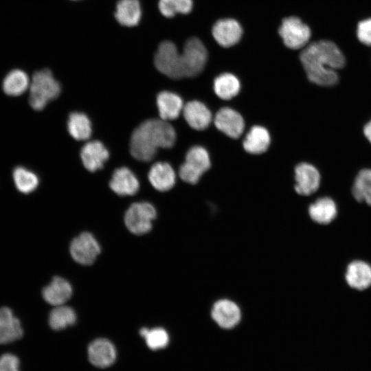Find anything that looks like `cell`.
I'll return each mask as SVG.
<instances>
[{"label":"cell","mask_w":371,"mask_h":371,"mask_svg":"<svg viewBox=\"0 0 371 371\" xmlns=\"http://www.w3.org/2000/svg\"><path fill=\"white\" fill-rule=\"evenodd\" d=\"M69 134L76 140H86L91 135V124L89 117L80 112L71 113L67 121Z\"/></svg>","instance_id":"26"},{"label":"cell","mask_w":371,"mask_h":371,"mask_svg":"<svg viewBox=\"0 0 371 371\" xmlns=\"http://www.w3.org/2000/svg\"><path fill=\"white\" fill-rule=\"evenodd\" d=\"M183 115L187 124L196 131L206 129L212 120L210 110L199 100L188 102L183 106Z\"/></svg>","instance_id":"14"},{"label":"cell","mask_w":371,"mask_h":371,"mask_svg":"<svg viewBox=\"0 0 371 371\" xmlns=\"http://www.w3.org/2000/svg\"><path fill=\"white\" fill-rule=\"evenodd\" d=\"M141 16V5L138 0H120L117 2L115 17L122 25L135 26L139 23Z\"/></svg>","instance_id":"23"},{"label":"cell","mask_w":371,"mask_h":371,"mask_svg":"<svg viewBox=\"0 0 371 371\" xmlns=\"http://www.w3.org/2000/svg\"><path fill=\"white\" fill-rule=\"evenodd\" d=\"M355 199L371 205V169H363L357 174L352 189Z\"/></svg>","instance_id":"29"},{"label":"cell","mask_w":371,"mask_h":371,"mask_svg":"<svg viewBox=\"0 0 371 371\" xmlns=\"http://www.w3.org/2000/svg\"><path fill=\"white\" fill-rule=\"evenodd\" d=\"M214 124L218 131L234 139L239 138L245 129L243 116L229 107H223L216 112Z\"/></svg>","instance_id":"9"},{"label":"cell","mask_w":371,"mask_h":371,"mask_svg":"<svg viewBox=\"0 0 371 371\" xmlns=\"http://www.w3.org/2000/svg\"><path fill=\"white\" fill-rule=\"evenodd\" d=\"M346 280L350 286L363 290L371 284V267L360 260L350 263L348 266Z\"/></svg>","instance_id":"22"},{"label":"cell","mask_w":371,"mask_h":371,"mask_svg":"<svg viewBox=\"0 0 371 371\" xmlns=\"http://www.w3.org/2000/svg\"><path fill=\"white\" fill-rule=\"evenodd\" d=\"M363 133L368 140L371 143V120L364 126Z\"/></svg>","instance_id":"35"},{"label":"cell","mask_w":371,"mask_h":371,"mask_svg":"<svg viewBox=\"0 0 371 371\" xmlns=\"http://www.w3.org/2000/svg\"><path fill=\"white\" fill-rule=\"evenodd\" d=\"M295 190L302 196L315 192L319 187L321 177L317 169L311 164L302 162L295 168Z\"/></svg>","instance_id":"11"},{"label":"cell","mask_w":371,"mask_h":371,"mask_svg":"<svg viewBox=\"0 0 371 371\" xmlns=\"http://www.w3.org/2000/svg\"><path fill=\"white\" fill-rule=\"evenodd\" d=\"M148 179L158 191L166 192L173 188L176 175L172 166L166 162H157L150 168Z\"/></svg>","instance_id":"19"},{"label":"cell","mask_w":371,"mask_h":371,"mask_svg":"<svg viewBox=\"0 0 371 371\" xmlns=\"http://www.w3.org/2000/svg\"><path fill=\"white\" fill-rule=\"evenodd\" d=\"M213 88L215 94L219 98L229 100L239 93L240 82L234 74L223 73L216 77L214 80Z\"/></svg>","instance_id":"25"},{"label":"cell","mask_w":371,"mask_h":371,"mask_svg":"<svg viewBox=\"0 0 371 371\" xmlns=\"http://www.w3.org/2000/svg\"><path fill=\"white\" fill-rule=\"evenodd\" d=\"M243 30L238 21L232 19L217 21L212 27V35L216 41L223 47L236 45L240 39Z\"/></svg>","instance_id":"13"},{"label":"cell","mask_w":371,"mask_h":371,"mask_svg":"<svg viewBox=\"0 0 371 371\" xmlns=\"http://www.w3.org/2000/svg\"><path fill=\"white\" fill-rule=\"evenodd\" d=\"M271 144V137L267 129L262 126H252L243 142L244 150L251 155L265 153Z\"/></svg>","instance_id":"21"},{"label":"cell","mask_w":371,"mask_h":371,"mask_svg":"<svg viewBox=\"0 0 371 371\" xmlns=\"http://www.w3.org/2000/svg\"><path fill=\"white\" fill-rule=\"evenodd\" d=\"M211 316L220 327L230 329L239 323L241 311L234 302L228 299H221L213 304Z\"/></svg>","instance_id":"12"},{"label":"cell","mask_w":371,"mask_h":371,"mask_svg":"<svg viewBox=\"0 0 371 371\" xmlns=\"http://www.w3.org/2000/svg\"><path fill=\"white\" fill-rule=\"evenodd\" d=\"M20 360L12 353H4L0 356V371H20Z\"/></svg>","instance_id":"34"},{"label":"cell","mask_w":371,"mask_h":371,"mask_svg":"<svg viewBox=\"0 0 371 371\" xmlns=\"http://www.w3.org/2000/svg\"><path fill=\"white\" fill-rule=\"evenodd\" d=\"M278 32L284 44L291 49L306 46L311 36L310 27L296 16L284 18Z\"/></svg>","instance_id":"7"},{"label":"cell","mask_w":371,"mask_h":371,"mask_svg":"<svg viewBox=\"0 0 371 371\" xmlns=\"http://www.w3.org/2000/svg\"><path fill=\"white\" fill-rule=\"evenodd\" d=\"M357 36L361 43L371 46V19H365L358 23Z\"/></svg>","instance_id":"33"},{"label":"cell","mask_w":371,"mask_h":371,"mask_svg":"<svg viewBox=\"0 0 371 371\" xmlns=\"http://www.w3.org/2000/svg\"><path fill=\"white\" fill-rule=\"evenodd\" d=\"M175 141L176 132L168 121L150 119L142 122L133 132L130 150L136 159L149 161L158 148H170Z\"/></svg>","instance_id":"3"},{"label":"cell","mask_w":371,"mask_h":371,"mask_svg":"<svg viewBox=\"0 0 371 371\" xmlns=\"http://www.w3.org/2000/svg\"><path fill=\"white\" fill-rule=\"evenodd\" d=\"M23 330L20 320L8 307L0 308V344H6L21 339Z\"/></svg>","instance_id":"15"},{"label":"cell","mask_w":371,"mask_h":371,"mask_svg":"<svg viewBox=\"0 0 371 371\" xmlns=\"http://www.w3.org/2000/svg\"><path fill=\"white\" fill-rule=\"evenodd\" d=\"M207 60V51L198 38H189L183 50L179 52L175 43L164 41L155 55V67L172 79L192 78L200 74Z\"/></svg>","instance_id":"1"},{"label":"cell","mask_w":371,"mask_h":371,"mask_svg":"<svg viewBox=\"0 0 371 371\" xmlns=\"http://www.w3.org/2000/svg\"><path fill=\"white\" fill-rule=\"evenodd\" d=\"M28 85V76L21 69L10 71L3 81V91L11 96H17L22 94L27 89Z\"/></svg>","instance_id":"27"},{"label":"cell","mask_w":371,"mask_h":371,"mask_svg":"<svg viewBox=\"0 0 371 371\" xmlns=\"http://www.w3.org/2000/svg\"><path fill=\"white\" fill-rule=\"evenodd\" d=\"M69 251L76 262L90 265L100 253V246L91 233L82 232L72 240Z\"/></svg>","instance_id":"8"},{"label":"cell","mask_w":371,"mask_h":371,"mask_svg":"<svg viewBox=\"0 0 371 371\" xmlns=\"http://www.w3.org/2000/svg\"><path fill=\"white\" fill-rule=\"evenodd\" d=\"M157 105L160 118L165 121L177 119L184 106L179 95L168 91H161L157 95Z\"/></svg>","instance_id":"20"},{"label":"cell","mask_w":371,"mask_h":371,"mask_svg":"<svg viewBox=\"0 0 371 371\" xmlns=\"http://www.w3.org/2000/svg\"><path fill=\"white\" fill-rule=\"evenodd\" d=\"M77 319L75 311L69 306L60 305L52 309L49 315V325L54 330H60L74 325Z\"/></svg>","instance_id":"28"},{"label":"cell","mask_w":371,"mask_h":371,"mask_svg":"<svg viewBox=\"0 0 371 371\" xmlns=\"http://www.w3.org/2000/svg\"><path fill=\"white\" fill-rule=\"evenodd\" d=\"M300 59L309 81L319 86L336 85V72L345 65V57L340 49L330 41L311 43L300 53Z\"/></svg>","instance_id":"2"},{"label":"cell","mask_w":371,"mask_h":371,"mask_svg":"<svg viewBox=\"0 0 371 371\" xmlns=\"http://www.w3.org/2000/svg\"><path fill=\"white\" fill-rule=\"evenodd\" d=\"M111 189L120 196L134 195L139 188V181L134 173L126 167L116 169L109 182Z\"/></svg>","instance_id":"16"},{"label":"cell","mask_w":371,"mask_h":371,"mask_svg":"<svg viewBox=\"0 0 371 371\" xmlns=\"http://www.w3.org/2000/svg\"><path fill=\"white\" fill-rule=\"evenodd\" d=\"M192 6V0H159L158 3L161 14L168 18L177 13L188 14Z\"/></svg>","instance_id":"32"},{"label":"cell","mask_w":371,"mask_h":371,"mask_svg":"<svg viewBox=\"0 0 371 371\" xmlns=\"http://www.w3.org/2000/svg\"><path fill=\"white\" fill-rule=\"evenodd\" d=\"M109 151L99 141L87 143L80 151V157L85 168L94 172L102 168L109 158Z\"/></svg>","instance_id":"18"},{"label":"cell","mask_w":371,"mask_h":371,"mask_svg":"<svg viewBox=\"0 0 371 371\" xmlns=\"http://www.w3.org/2000/svg\"><path fill=\"white\" fill-rule=\"evenodd\" d=\"M87 355L88 359L93 366L106 368L115 363L117 350L111 341L105 338H98L89 344Z\"/></svg>","instance_id":"10"},{"label":"cell","mask_w":371,"mask_h":371,"mask_svg":"<svg viewBox=\"0 0 371 371\" xmlns=\"http://www.w3.org/2000/svg\"><path fill=\"white\" fill-rule=\"evenodd\" d=\"M13 179L18 190L24 194L32 192L38 185L37 176L22 166L14 169Z\"/></svg>","instance_id":"30"},{"label":"cell","mask_w":371,"mask_h":371,"mask_svg":"<svg viewBox=\"0 0 371 371\" xmlns=\"http://www.w3.org/2000/svg\"><path fill=\"white\" fill-rule=\"evenodd\" d=\"M210 167L211 161L207 150L201 146H194L188 150L185 161L179 167V175L184 182L194 185Z\"/></svg>","instance_id":"5"},{"label":"cell","mask_w":371,"mask_h":371,"mask_svg":"<svg viewBox=\"0 0 371 371\" xmlns=\"http://www.w3.org/2000/svg\"><path fill=\"white\" fill-rule=\"evenodd\" d=\"M60 93V84L49 69L36 71L30 87V105L36 111L43 110L48 102L56 98Z\"/></svg>","instance_id":"4"},{"label":"cell","mask_w":371,"mask_h":371,"mask_svg":"<svg viewBox=\"0 0 371 371\" xmlns=\"http://www.w3.org/2000/svg\"><path fill=\"white\" fill-rule=\"evenodd\" d=\"M310 217L319 224L330 223L337 215V207L330 197H322L316 200L308 207Z\"/></svg>","instance_id":"24"},{"label":"cell","mask_w":371,"mask_h":371,"mask_svg":"<svg viewBox=\"0 0 371 371\" xmlns=\"http://www.w3.org/2000/svg\"><path fill=\"white\" fill-rule=\"evenodd\" d=\"M156 216V210L151 203L137 202L133 203L126 212L124 222L131 232L142 235L150 232Z\"/></svg>","instance_id":"6"},{"label":"cell","mask_w":371,"mask_h":371,"mask_svg":"<svg viewBox=\"0 0 371 371\" xmlns=\"http://www.w3.org/2000/svg\"><path fill=\"white\" fill-rule=\"evenodd\" d=\"M72 287L65 279L56 276L42 291L43 299L51 305L60 306L67 302L72 295Z\"/></svg>","instance_id":"17"},{"label":"cell","mask_w":371,"mask_h":371,"mask_svg":"<svg viewBox=\"0 0 371 371\" xmlns=\"http://www.w3.org/2000/svg\"><path fill=\"white\" fill-rule=\"evenodd\" d=\"M139 335L145 339L147 346L153 350H157L166 347L169 342L168 332L159 327L148 329L142 328Z\"/></svg>","instance_id":"31"}]
</instances>
